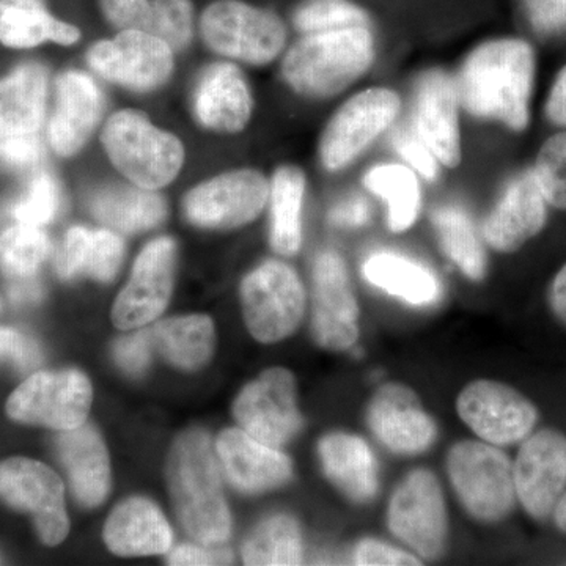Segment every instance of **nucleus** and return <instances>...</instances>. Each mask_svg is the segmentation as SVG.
Here are the masks:
<instances>
[{
	"instance_id": "4c0bfd02",
	"label": "nucleus",
	"mask_w": 566,
	"mask_h": 566,
	"mask_svg": "<svg viewBox=\"0 0 566 566\" xmlns=\"http://www.w3.org/2000/svg\"><path fill=\"white\" fill-rule=\"evenodd\" d=\"M303 536L289 515L264 520L249 535L243 546L245 565H301L304 560Z\"/></svg>"
},
{
	"instance_id": "de8ad7c7",
	"label": "nucleus",
	"mask_w": 566,
	"mask_h": 566,
	"mask_svg": "<svg viewBox=\"0 0 566 566\" xmlns=\"http://www.w3.org/2000/svg\"><path fill=\"white\" fill-rule=\"evenodd\" d=\"M150 331L122 337L114 346V356L126 374L139 376L147 370L151 353Z\"/></svg>"
},
{
	"instance_id": "f03ea898",
	"label": "nucleus",
	"mask_w": 566,
	"mask_h": 566,
	"mask_svg": "<svg viewBox=\"0 0 566 566\" xmlns=\"http://www.w3.org/2000/svg\"><path fill=\"white\" fill-rule=\"evenodd\" d=\"M378 55L374 28L308 33L283 55V82L308 99H327L353 87Z\"/></svg>"
},
{
	"instance_id": "39448f33",
	"label": "nucleus",
	"mask_w": 566,
	"mask_h": 566,
	"mask_svg": "<svg viewBox=\"0 0 566 566\" xmlns=\"http://www.w3.org/2000/svg\"><path fill=\"white\" fill-rule=\"evenodd\" d=\"M447 475L458 501L476 523H501L513 512V464L497 446L471 439L457 442L447 453Z\"/></svg>"
},
{
	"instance_id": "4be33fe9",
	"label": "nucleus",
	"mask_w": 566,
	"mask_h": 566,
	"mask_svg": "<svg viewBox=\"0 0 566 566\" xmlns=\"http://www.w3.org/2000/svg\"><path fill=\"white\" fill-rule=\"evenodd\" d=\"M104 96L102 88L88 74L70 70L55 84V106L50 120L51 147L57 155H77L91 139L102 120Z\"/></svg>"
},
{
	"instance_id": "7c9ffc66",
	"label": "nucleus",
	"mask_w": 566,
	"mask_h": 566,
	"mask_svg": "<svg viewBox=\"0 0 566 566\" xmlns=\"http://www.w3.org/2000/svg\"><path fill=\"white\" fill-rule=\"evenodd\" d=\"M81 40L76 25L57 20L43 0H0V41L28 50L52 41L71 46Z\"/></svg>"
},
{
	"instance_id": "864d4df0",
	"label": "nucleus",
	"mask_w": 566,
	"mask_h": 566,
	"mask_svg": "<svg viewBox=\"0 0 566 566\" xmlns=\"http://www.w3.org/2000/svg\"><path fill=\"white\" fill-rule=\"evenodd\" d=\"M9 293L17 304H35L43 297V286L33 277L10 279Z\"/></svg>"
},
{
	"instance_id": "2f4dec72",
	"label": "nucleus",
	"mask_w": 566,
	"mask_h": 566,
	"mask_svg": "<svg viewBox=\"0 0 566 566\" xmlns=\"http://www.w3.org/2000/svg\"><path fill=\"white\" fill-rule=\"evenodd\" d=\"M88 210L98 221L123 233H137L159 226L167 214L161 196L139 186L112 185L88 197Z\"/></svg>"
},
{
	"instance_id": "9b49d317",
	"label": "nucleus",
	"mask_w": 566,
	"mask_h": 566,
	"mask_svg": "<svg viewBox=\"0 0 566 566\" xmlns=\"http://www.w3.org/2000/svg\"><path fill=\"white\" fill-rule=\"evenodd\" d=\"M92 398L91 381L80 370L41 371L14 390L7 412L18 422L69 431L84 424Z\"/></svg>"
},
{
	"instance_id": "5fc2aeb1",
	"label": "nucleus",
	"mask_w": 566,
	"mask_h": 566,
	"mask_svg": "<svg viewBox=\"0 0 566 566\" xmlns=\"http://www.w3.org/2000/svg\"><path fill=\"white\" fill-rule=\"evenodd\" d=\"M549 307L560 324L566 327V264L554 277L549 286Z\"/></svg>"
},
{
	"instance_id": "f257e3e1",
	"label": "nucleus",
	"mask_w": 566,
	"mask_h": 566,
	"mask_svg": "<svg viewBox=\"0 0 566 566\" xmlns=\"http://www.w3.org/2000/svg\"><path fill=\"white\" fill-rule=\"evenodd\" d=\"M535 71V51L526 40L502 36L476 44L453 77L461 109L475 120L524 132L531 123Z\"/></svg>"
},
{
	"instance_id": "a19ab883",
	"label": "nucleus",
	"mask_w": 566,
	"mask_h": 566,
	"mask_svg": "<svg viewBox=\"0 0 566 566\" xmlns=\"http://www.w3.org/2000/svg\"><path fill=\"white\" fill-rule=\"evenodd\" d=\"M532 170L549 207L566 211V132L542 145Z\"/></svg>"
},
{
	"instance_id": "ddd939ff",
	"label": "nucleus",
	"mask_w": 566,
	"mask_h": 566,
	"mask_svg": "<svg viewBox=\"0 0 566 566\" xmlns=\"http://www.w3.org/2000/svg\"><path fill=\"white\" fill-rule=\"evenodd\" d=\"M87 62L103 80L134 92L163 87L174 73V50L158 36L120 31L88 50Z\"/></svg>"
},
{
	"instance_id": "c9c22d12",
	"label": "nucleus",
	"mask_w": 566,
	"mask_h": 566,
	"mask_svg": "<svg viewBox=\"0 0 566 566\" xmlns=\"http://www.w3.org/2000/svg\"><path fill=\"white\" fill-rule=\"evenodd\" d=\"M431 223L447 259L469 281L482 282L488 271L486 253L471 214L460 205H444L436 208Z\"/></svg>"
},
{
	"instance_id": "7ed1b4c3",
	"label": "nucleus",
	"mask_w": 566,
	"mask_h": 566,
	"mask_svg": "<svg viewBox=\"0 0 566 566\" xmlns=\"http://www.w3.org/2000/svg\"><path fill=\"white\" fill-rule=\"evenodd\" d=\"M167 482L182 527L203 545H222L232 532L221 474L203 431H188L175 442Z\"/></svg>"
},
{
	"instance_id": "ea45409f",
	"label": "nucleus",
	"mask_w": 566,
	"mask_h": 566,
	"mask_svg": "<svg viewBox=\"0 0 566 566\" xmlns=\"http://www.w3.org/2000/svg\"><path fill=\"white\" fill-rule=\"evenodd\" d=\"M371 24L370 13L352 0H308L293 13V25L303 35L371 28Z\"/></svg>"
},
{
	"instance_id": "c03bdc74",
	"label": "nucleus",
	"mask_w": 566,
	"mask_h": 566,
	"mask_svg": "<svg viewBox=\"0 0 566 566\" xmlns=\"http://www.w3.org/2000/svg\"><path fill=\"white\" fill-rule=\"evenodd\" d=\"M41 158L43 145L36 133L0 134V159L11 169H33Z\"/></svg>"
},
{
	"instance_id": "a878e982",
	"label": "nucleus",
	"mask_w": 566,
	"mask_h": 566,
	"mask_svg": "<svg viewBox=\"0 0 566 566\" xmlns=\"http://www.w3.org/2000/svg\"><path fill=\"white\" fill-rule=\"evenodd\" d=\"M324 474L357 505L374 501L379 491V468L374 450L360 436L331 433L318 444Z\"/></svg>"
},
{
	"instance_id": "f3484780",
	"label": "nucleus",
	"mask_w": 566,
	"mask_h": 566,
	"mask_svg": "<svg viewBox=\"0 0 566 566\" xmlns=\"http://www.w3.org/2000/svg\"><path fill=\"white\" fill-rule=\"evenodd\" d=\"M175 256L172 238H156L145 245L112 308V322L118 329H137L163 314L172 294Z\"/></svg>"
},
{
	"instance_id": "4468645a",
	"label": "nucleus",
	"mask_w": 566,
	"mask_h": 566,
	"mask_svg": "<svg viewBox=\"0 0 566 566\" xmlns=\"http://www.w3.org/2000/svg\"><path fill=\"white\" fill-rule=\"evenodd\" d=\"M233 416L241 430L263 444L277 449L292 441L303 427L292 371L281 367L263 371L238 395Z\"/></svg>"
},
{
	"instance_id": "473e14b6",
	"label": "nucleus",
	"mask_w": 566,
	"mask_h": 566,
	"mask_svg": "<svg viewBox=\"0 0 566 566\" xmlns=\"http://www.w3.org/2000/svg\"><path fill=\"white\" fill-rule=\"evenodd\" d=\"M46 98V71L39 63H24L0 80V134L39 133Z\"/></svg>"
},
{
	"instance_id": "49530a36",
	"label": "nucleus",
	"mask_w": 566,
	"mask_h": 566,
	"mask_svg": "<svg viewBox=\"0 0 566 566\" xmlns=\"http://www.w3.org/2000/svg\"><path fill=\"white\" fill-rule=\"evenodd\" d=\"M0 363H11L20 370H31L41 363L40 348L28 335L0 326Z\"/></svg>"
},
{
	"instance_id": "09e8293b",
	"label": "nucleus",
	"mask_w": 566,
	"mask_h": 566,
	"mask_svg": "<svg viewBox=\"0 0 566 566\" xmlns=\"http://www.w3.org/2000/svg\"><path fill=\"white\" fill-rule=\"evenodd\" d=\"M527 18L543 35H566V0H524Z\"/></svg>"
},
{
	"instance_id": "6e6d98bb",
	"label": "nucleus",
	"mask_w": 566,
	"mask_h": 566,
	"mask_svg": "<svg viewBox=\"0 0 566 566\" xmlns=\"http://www.w3.org/2000/svg\"><path fill=\"white\" fill-rule=\"evenodd\" d=\"M554 521H556L558 531L564 532L566 535V493L562 495L556 509H554Z\"/></svg>"
},
{
	"instance_id": "0eeeda50",
	"label": "nucleus",
	"mask_w": 566,
	"mask_h": 566,
	"mask_svg": "<svg viewBox=\"0 0 566 566\" xmlns=\"http://www.w3.org/2000/svg\"><path fill=\"white\" fill-rule=\"evenodd\" d=\"M200 35L223 57L268 65L286 46V25L279 14L244 0H214L200 18Z\"/></svg>"
},
{
	"instance_id": "aec40b11",
	"label": "nucleus",
	"mask_w": 566,
	"mask_h": 566,
	"mask_svg": "<svg viewBox=\"0 0 566 566\" xmlns=\"http://www.w3.org/2000/svg\"><path fill=\"white\" fill-rule=\"evenodd\" d=\"M365 419L375 438L395 455H419L438 438V424L424 411L419 395L401 382L378 387Z\"/></svg>"
},
{
	"instance_id": "5701e85b",
	"label": "nucleus",
	"mask_w": 566,
	"mask_h": 566,
	"mask_svg": "<svg viewBox=\"0 0 566 566\" xmlns=\"http://www.w3.org/2000/svg\"><path fill=\"white\" fill-rule=\"evenodd\" d=\"M192 111L210 132L237 134L249 125L253 112L251 87L233 63H212L193 85Z\"/></svg>"
},
{
	"instance_id": "423d86ee",
	"label": "nucleus",
	"mask_w": 566,
	"mask_h": 566,
	"mask_svg": "<svg viewBox=\"0 0 566 566\" xmlns=\"http://www.w3.org/2000/svg\"><path fill=\"white\" fill-rule=\"evenodd\" d=\"M401 98L385 85L363 88L348 99L324 126L318 158L329 174L344 172L389 133L400 117Z\"/></svg>"
},
{
	"instance_id": "dca6fc26",
	"label": "nucleus",
	"mask_w": 566,
	"mask_h": 566,
	"mask_svg": "<svg viewBox=\"0 0 566 566\" xmlns=\"http://www.w3.org/2000/svg\"><path fill=\"white\" fill-rule=\"evenodd\" d=\"M0 497L14 509L32 513L44 545H59L69 535L63 485L48 465L28 458L3 461L0 464Z\"/></svg>"
},
{
	"instance_id": "a18cd8bd",
	"label": "nucleus",
	"mask_w": 566,
	"mask_h": 566,
	"mask_svg": "<svg viewBox=\"0 0 566 566\" xmlns=\"http://www.w3.org/2000/svg\"><path fill=\"white\" fill-rule=\"evenodd\" d=\"M353 562L360 566L422 565L416 554L374 538L357 543L353 551Z\"/></svg>"
},
{
	"instance_id": "f8f14e48",
	"label": "nucleus",
	"mask_w": 566,
	"mask_h": 566,
	"mask_svg": "<svg viewBox=\"0 0 566 566\" xmlns=\"http://www.w3.org/2000/svg\"><path fill=\"white\" fill-rule=\"evenodd\" d=\"M457 412L482 441L497 447L524 441L538 422V409L515 387L476 379L461 390Z\"/></svg>"
},
{
	"instance_id": "1a4fd4ad",
	"label": "nucleus",
	"mask_w": 566,
	"mask_h": 566,
	"mask_svg": "<svg viewBox=\"0 0 566 566\" xmlns=\"http://www.w3.org/2000/svg\"><path fill=\"white\" fill-rule=\"evenodd\" d=\"M245 326L255 340L277 344L300 326L305 312V290L289 264L268 260L241 283Z\"/></svg>"
},
{
	"instance_id": "c756f323",
	"label": "nucleus",
	"mask_w": 566,
	"mask_h": 566,
	"mask_svg": "<svg viewBox=\"0 0 566 566\" xmlns=\"http://www.w3.org/2000/svg\"><path fill=\"white\" fill-rule=\"evenodd\" d=\"M125 245L118 234L73 227L57 253L55 270L65 281L87 274L95 281L109 282L120 270Z\"/></svg>"
},
{
	"instance_id": "c85d7f7f",
	"label": "nucleus",
	"mask_w": 566,
	"mask_h": 566,
	"mask_svg": "<svg viewBox=\"0 0 566 566\" xmlns=\"http://www.w3.org/2000/svg\"><path fill=\"white\" fill-rule=\"evenodd\" d=\"M360 273L375 289L416 307L434 304L442 294L441 281L434 271L405 253H370L364 260Z\"/></svg>"
},
{
	"instance_id": "f704fd0d",
	"label": "nucleus",
	"mask_w": 566,
	"mask_h": 566,
	"mask_svg": "<svg viewBox=\"0 0 566 566\" xmlns=\"http://www.w3.org/2000/svg\"><path fill=\"white\" fill-rule=\"evenodd\" d=\"M420 180L405 163H378L364 174V188L386 205L390 232L405 233L415 227L422 210Z\"/></svg>"
},
{
	"instance_id": "6ab92c4d",
	"label": "nucleus",
	"mask_w": 566,
	"mask_h": 566,
	"mask_svg": "<svg viewBox=\"0 0 566 566\" xmlns=\"http://www.w3.org/2000/svg\"><path fill=\"white\" fill-rule=\"evenodd\" d=\"M516 497L527 515L546 521L566 490V436L542 430L527 436L513 464Z\"/></svg>"
},
{
	"instance_id": "393cba45",
	"label": "nucleus",
	"mask_w": 566,
	"mask_h": 566,
	"mask_svg": "<svg viewBox=\"0 0 566 566\" xmlns=\"http://www.w3.org/2000/svg\"><path fill=\"white\" fill-rule=\"evenodd\" d=\"M109 24L120 31H139L166 41L174 51L191 43L192 0H98Z\"/></svg>"
},
{
	"instance_id": "72a5a7b5",
	"label": "nucleus",
	"mask_w": 566,
	"mask_h": 566,
	"mask_svg": "<svg viewBox=\"0 0 566 566\" xmlns=\"http://www.w3.org/2000/svg\"><path fill=\"white\" fill-rule=\"evenodd\" d=\"M305 188L307 178L293 164L279 167L270 180V243L279 255H296L303 245Z\"/></svg>"
},
{
	"instance_id": "cd10ccee",
	"label": "nucleus",
	"mask_w": 566,
	"mask_h": 566,
	"mask_svg": "<svg viewBox=\"0 0 566 566\" xmlns=\"http://www.w3.org/2000/svg\"><path fill=\"white\" fill-rule=\"evenodd\" d=\"M57 449L77 501L88 509L103 504L109 493L111 465L102 436L81 424L59 438Z\"/></svg>"
},
{
	"instance_id": "e433bc0d",
	"label": "nucleus",
	"mask_w": 566,
	"mask_h": 566,
	"mask_svg": "<svg viewBox=\"0 0 566 566\" xmlns=\"http://www.w3.org/2000/svg\"><path fill=\"white\" fill-rule=\"evenodd\" d=\"M151 342L175 367L197 370L208 363L214 345V326L208 316L170 318L150 331Z\"/></svg>"
},
{
	"instance_id": "b1692460",
	"label": "nucleus",
	"mask_w": 566,
	"mask_h": 566,
	"mask_svg": "<svg viewBox=\"0 0 566 566\" xmlns=\"http://www.w3.org/2000/svg\"><path fill=\"white\" fill-rule=\"evenodd\" d=\"M223 472L243 493H264L289 482L292 461L275 447L263 444L244 430H226L218 439Z\"/></svg>"
},
{
	"instance_id": "412c9836",
	"label": "nucleus",
	"mask_w": 566,
	"mask_h": 566,
	"mask_svg": "<svg viewBox=\"0 0 566 566\" xmlns=\"http://www.w3.org/2000/svg\"><path fill=\"white\" fill-rule=\"evenodd\" d=\"M547 207L549 203L534 170H523L510 178L493 210L488 212L482 226V240L495 252L520 251L545 229Z\"/></svg>"
},
{
	"instance_id": "58836bf2",
	"label": "nucleus",
	"mask_w": 566,
	"mask_h": 566,
	"mask_svg": "<svg viewBox=\"0 0 566 566\" xmlns=\"http://www.w3.org/2000/svg\"><path fill=\"white\" fill-rule=\"evenodd\" d=\"M50 252V238L40 227L18 223L0 237V268L9 279L33 277Z\"/></svg>"
},
{
	"instance_id": "bb28decb",
	"label": "nucleus",
	"mask_w": 566,
	"mask_h": 566,
	"mask_svg": "<svg viewBox=\"0 0 566 566\" xmlns=\"http://www.w3.org/2000/svg\"><path fill=\"white\" fill-rule=\"evenodd\" d=\"M172 528L158 506L133 497L112 512L104 526V542L122 557L158 556L172 547Z\"/></svg>"
},
{
	"instance_id": "37998d69",
	"label": "nucleus",
	"mask_w": 566,
	"mask_h": 566,
	"mask_svg": "<svg viewBox=\"0 0 566 566\" xmlns=\"http://www.w3.org/2000/svg\"><path fill=\"white\" fill-rule=\"evenodd\" d=\"M392 147L401 163L411 167L422 180L430 182L438 180L442 166L412 126H405L394 132Z\"/></svg>"
},
{
	"instance_id": "3c124183",
	"label": "nucleus",
	"mask_w": 566,
	"mask_h": 566,
	"mask_svg": "<svg viewBox=\"0 0 566 566\" xmlns=\"http://www.w3.org/2000/svg\"><path fill=\"white\" fill-rule=\"evenodd\" d=\"M370 221V207L363 196H349L335 203L329 222L340 229H359Z\"/></svg>"
},
{
	"instance_id": "2eb2a0df",
	"label": "nucleus",
	"mask_w": 566,
	"mask_h": 566,
	"mask_svg": "<svg viewBox=\"0 0 566 566\" xmlns=\"http://www.w3.org/2000/svg\"><path fill=\"white\" fill-rule=\"evenodd\" d=\"M314 314L312 334L329 352H345L359 340V304L344 256L335 251L318 253L314 263Z\"/></svg>"
},
{
	"instance_id": "603ef678",
	"label": "nucleus",
	"mask_w": 566,
	"mask_h": 566,
	"mask_svg": "<svg viewBox=\"0 0 566 566\" xmlns=\"http://www.w3.org/2000/svg\"><path fill=\"white\" fill-rule=\"evenodd\" d=\"M547 122L566 129V65L558 71L545 104Z\"/></svg>"
},
{
	"instance_id": "8fccbe9b",
	"label": "nucleus",
	"mask_w": 566,
	"mask_h": 566,
	"mask_svg": "<svg viewBox=\"0 0 566 566\" xmlns=\"http://www.w3.org/2000/svg\"><path fill=\"white\" fill-rule=\"evenodd\" d=\"M232 562V551L208 545H181L169 556V565H230Z\"/></svg>"
},
{
	"instance_id": "9d476101",
	"label": "nucleus",
	"mask_w": 566,
	"mask_h": 566,
	"mask_svg": "<svg viewBox=\"0 0 566 566\" xmlns=\"http://www.w3.org/2000/svg\"><path fill=\"white\" fill-rule=\"evenodd\" d=\"M268 200L270 180L259 170L237 169L192 188L182 200V211L193 226L232 230L255 221Z\"/></svg>"
},
{
	"instance_id": "6e6552de",
	"label": "nucleus",
	"mask_w": 566,
	"mask_h": 566,
	"mask_svg": "<svg viewBox=\"0 0 566 566\" xmlns=\"http://www.w3.org/2000/svg\"><path fill=\"white\" fill-rule=\"evenodd\" d=\"M387 527L420 560H438L449 539V513L438 476L416 469L394 491L387 506Z\"/></svg>"
},
{
	"instance_id": "20e7f679",
	"label": "nucleus",
	"mask_w": 566,
	"mask_h": 566,
	"mask_svg": "<svg viewBox=\"0 0 566 566\" xmlns=\"http://www.w3.org/2000/svg\"><path fill=\"white\" fill-rule=\"evenodd\" d=\"M104 151L115 169L139 188L161 189L185 164V147L174 134L153 125L137 111L112 115L102 134Z\"/></svg>"
},
{
	"instance_id": "a211bd4d",
	"label": "nucleus",
	"mask_w": 566,
	"mask_h": 566,
	"mask_svg": "<svg viewBox=\"0 0 566 566\" xmlns=\"http://www.w3.org/2000/svg\"><path fill=\"white\" fill-rule=\"evenodd\" d=\"M461 111L455 81L450 74L430 70L419 77L411 126L444 169H457L463 161Z\"/></svg>"
},
{
	"instance_id": "79ce46f5",
	"label": "nucleus",
	"mask_w": 566,
	"mask_h": 566,
	"mask_svg": "<svg viewBox=\"0 0 566 566\" xmlns=\"http://www.w3.org/2000/svg\"><path fill=\"white\" fill-rule=\"evenodd\" d=\"M61 188L51 174L40 172L14 202L11 212L18 223L41 227L54 221L61 210Z\"/></svg>"
}]
</instances>
